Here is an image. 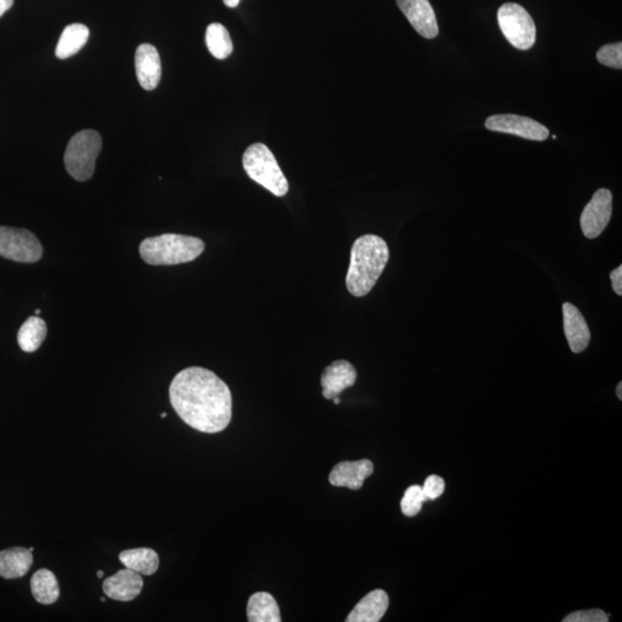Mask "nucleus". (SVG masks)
<instances>
[{
	"instance_id": "12",
	"label": "nucleus",
	"mask_w": 622,
	"mask_h": 622,
	"mask_svg": "<svg viewBox=\"0 0 622 622\" xmlns=\"http://www.w3.org/2000/svg\"><path fill=\"white\" fill-rule=\"evenodd\" d=\"M135 70L137 80L145 90H154L162 79V61L160 53L153 44H141L135 52Z\"/></svg>"
},
{
	"instance_id": "30",
	"label": "nucleus",
	"mask_w": 622,
	"mask_h": 622,
	"mask_svg": "<svg viewBox=\"0 0 622 622\" xmlns=\"http://www.w3.org/2000/svg\"><path fill=\"white\" fill-rule=\"evenodd\" d=\"M223 2L227 7L235 8L239 5L241 0H223Z\"/></svg>"
},
{
	"instance_id": "32",
	"label": "nucleus",
	"mask_w": 622,
	"mask_h": 622,
	"mask_svg": "<svg viewBox=\"0 0 622 622\" xmlns=\"http://www.w3.org/2000/svg\"><path fill=\"white\" fill-rule=\"evenodd\" d=\"M97 576H98L99 579H102L103 576H104V571H97Z\"/></svg>"
},
{
	"instance_id": "11",
	"label": "nucleus",
	"mask_w": 622,
	"mask_h": 622,
	"mask_svg": "<svg viewBox=\"0 0 622 622\" xmlns=\"http://www.w3.org/2000/svg\"><path fill=\"white\" fill-rule=\"evenodd\" d=\"M144 582L142 575L126 569L116 571L115 575L106 579L103 582L104 594L108 599L118 602H131L144 590Z\"/></svg>"
},
{
	"instance_id": "37",
	"label": "nucleus",
	"mask_w": 622,
	"mask_h": 622,
	"mask_svg": "<svg viewBox=\"0 0 622 622\" xmlns=\"http://www.w3.org/2000/svg\"><path fill=\"white\" fill-rule=\"evenodd\" d=\"M101 602H102V603L106 602V599H104V597H102Z\"/></svg>"
},
{
	"instance_id": "34",
	"label": "nucleus",
	"mask_w": 622,
	"mask_h": 622,
	"mask_svg": "<svg viewBox=\"0 0 622 622\" xmlns=\"http://www.w3.org/2000/svg\"><path fill=\"white\" fill-rule=\"evenodd\" d=\"M40 314H41V311H40V309H37V311H35V316H39Z\"/></svg>"
},
{
	"instance_id": "2",
	"label": "nucleus",
	"mask_w": 622,
	"mask_h": 622,
	"mask_svg": "<svg viewBox=\"0 0 622 622\" xmlns=\"http://www.w3.org/2000/svg\"><path fill=\"white\" fill-rule=\"evenodd\" d=\"M390 249L381 237L367 235L355 240L346 277L350 294L362 298L369 294L385 270Z\"/></svg>"
},
{
	"instance_id": "15",
	"label": "nucleus",
	"mask_w": 622,
	"mask_h": 622,
	"mask_svg": "<svg viewBox=\"0 0 622 622\" xmlns=\"http://www.w3.org/2000/svg\"><path fill=\"white\" fill-rule=\"evenodd\" d=\"M357 373L352 363L345 360L333 362L325 368L320 377L325 399L331 400L342 391L353 386L357 382Z\"/></svg>"
},
{
	"instance_id": "10",
	"label": "nucleus",
	"mask_w": 622,
	"mask_h": 622,
	"mask_svg": "<svg viewBox=\"0 0 622 622\" xmlns=\"http://www.w3.org/2000/svg\"><path fill=\"white\" fill-rule=\"evenodd\" d=\"M413 28L424 39H435L440 32L435 11L429 0H396Z\"/></svg>"
},
{
	"instance_id": "28",
	"label": "nucleus",
	"mask_w": 622,
	"mask_h": 622,
	"mask_svg": "<svg viewBox=\"0 0 622 622\" xmlns=\"http://www.w3.org/2000/svg\"><path fill=\"white\" fill-rule=\"evenodd\" d=\"M609 277H611L613 291L616 292V294L621 296L622 295V266L619 265V266H617V268L616 270H613L611 274H609Z\"/></svg>"
},
{
	"instance_id": "18",
	"label": "nucleus",
	"mask_w": 622,
	"mask_h": 622,
	"mask_svg": "<svg viewBox=\"0 0 622 622\" xmlns=\"http://www.w3.org/2000/svg\"><path fill=\"white\" fill-rule=\"evenodd\" d=\"M119 561L126 569L145 576L153 575L160 567V557L149 548L125 550L119 554Z\"/></svg>"
},
{
	"instance_id": "36",
	"label": "nucleus",
	"mask_w": 622,
	"mask_h": 622,
	"mask_svg": "<svg viewBox=\"0 0 622 622\" xmlns=\"http://www.w3.org/2000/svg\"><path fill=\"white\" fill-rule=\"evenodd\" d=\"M28 550L31 551V552H34V550H35V549L32 548H32H29Z\"/></svg>"
},
{
	"instance_id": "9",
	"label": "nucleus",
	"mask_w": 622,
	"mask_h": 622,
	"mask_svg": "<svg viewBox=\"0 0 622 622\" xmlns=\"http://www.w3.org/2000/svg\"><path fill=\"white\" fill-rule=\"evenodd\" d=\"M486 127L490 131L505 133L524 137L533 141H545L548 139L549 129L536 120L516 115L491 116L486 121Z\"/></svg>"
},
{
	"instance_id": "22",
	"label": "nucleus",
	"mask_w": 622,
	"mask_h": 622,
	"mask_svg": "<svg viewBox=\"0 0 622 622\" xmlns=\"http://www.w3.org/2000/svg\"><path fill=\"white\" fill-rule=\"evenodd\" d=\"M47 323L39 316L29 317L20 328L18 333V344L20 348L26 353L36 352L47 338Z\"/></svg>"
},
{
	"instance_id": "13",
	"label": "nucleus",
	"mask_w": 622,
	"mask_h": 622,
	"mask_svg": "<svg viewBox=\"0 0 622 622\" xmlns=\"http://www.w3.org/2000/svg\"><path fill=\"white\" fill-rule=\"evenodd\" d=\"M563 329L571 352L580 354L588 348L591 340L590 329L581 311L570 302L563 303Z\"/></svg>"
},
{
	"instance_id": "17",
	"label": "nucleus",
	"mask_w": 622,
	"mask_h": 622,
	"mask_svg": "<svg viewBox=\"0 0 622 622\" xmlns=\"http://www.w3.org/2000/svg\"><path fill=\"white\" fill-rule=\"evenodd\" d=\"M34 557L26 548H11L0 551V576L14 580L23 578L32 569Z\"/></svg>"
},
{
	"instance_id": "27",
	"label": "nucleus",
	"mask_w": 622,
	"mask_h": 622,
	"mask_svg": "<svg viewBox=\"0 0 622 622\" xmlns=\"http://www.w3.org/2000/svg\"><path fill=\"white\" fill-rule=\"evenodd\" d=\"M423 494L427 500H436L444 494L445 491V481L438 475L429 476L425 479L424 486L422 487Z\"/></svg>"
},
{
	"instance_id": "23",
	"label": "nucleus",
	"mask_w": 622,
	"mask_h": 622,
	"mask_svg": "<svg viewBox=\"0 0 622 622\" xmlns=\"http://www.w3.org/2000/svg\"><path fill=\"white\" fill-rule=\"evenodd\" d=\"M206 43L209 51L219 60H227L233 51L231 36L220 23H211L207 28Z\"/></svg>"
},
{
	"instance_id": "24",
	"label": "nucleus",
	"mask_w": 622,
	"mask_h": 622,
	"mask_svg": "<svg viewBox=\"0 0 622 622\" xmlns=\"http://www.w3.org/2000/svg\"><path fill=\"white\" fill-rule=\"evenodd\" d=\"M425 502H427V498H425L422 487L412 486L404 492L400 506H402L404 515L412 517L419 515Z\"/></svg>"
},
{
	"instance_id": "20",
	"label": "nucleus",
	"mask_w": 622,
	"mask_h": 622,
	"mask_svg": "<svg viewBox=\"0 0 622 622\" xmlns=\"http://www.w3.org/2000/svg\"><path fill=\"white\" fill-rule=\"evenodd\" d=\"M89 29L82 23H73L64 29L58 42L56 56L60 60L73 57L87 44L89 39Z\"/></svg>"
},
{
	"instance_id": "35",
	"label": "nucleus",
	"mask_w": 622,
	"mask_h": 622,
	"mask_svg": "<svg viewBox=\"0 0 622 622\" xmlns=\"http://www.w3.org/2000/svg\"><path fill=\"white\" fill-rule=\"evenodd\" d=\"M166 416H168V414H166V413H162V414H161L162 419H165Z\"/></svg>"
},
{
	"instance_id": "31",
	"label": "nucleus",
	"mask_w": 622,
	"mask_h": 622,
	"mask_svg": "<svg viewBox=\"0 0 622 622\" xmlns=\"http://www.w3.org/2000/svg\"><path fill=\"white\" fill-rule=\"evenodd\" d=\"M617 395L619 400H622V383L617 384Z\"/></svg>"
},
{
	"instance_id": "21",
	"label": "nucleus",
	"mask_w": 622,
	"mask_h": 622,
	"mask_svg": "<svg viewBox=\"0 0 622 622\" xmlns=\"http://www.w3.org/2000/svg\"><path fill=\"white\" fill-rule=\"evenodd\" d=\"M31 589L36 602L40 604L51 605L60 599V589L56 575L47 569L39 570L32 575Z\"/></svg>"
},
{
	"instance_id": "26",
	"label": "nucleus",
	"mask_w": 622,
	"mask_h": 622,
	"mask_svg": "<svg viewBox=\"0 0 622 622\" xmlns=\"http://www.w3.org/2000/svg\"><path fill=\"white\" fill-rule=\"evenodd\" d=\"M608 616L602 609L594 608L579 611L567 616L563 622H608Z\"/></svg>"
},
{
	"instance_id": "33",
	"label": "nucleus",
	"mask_w": 622,
	"mask_h": 622,
	"mask_svg": "<svg viewBox=\"0 0 622 622\" xmlns=\"http://www.w3.org/2000/svg\"><path fill=\"white\" fill-rule=\"evenodd\" d=\"M333 402H335L336 404H340V399L338 398V396H336V398H333Z\"/></svg>"
},
{
	"instance_id": "19",
	"label": "nucleus",
	"mask_w": 622,
	"mask_h": 622,
	"mask_svg": "<svg viewBox=\"0 0 622 622\" xmlns=\"http://www.w3.org/2000/svg\"><path fill=\"white\" fill-rule=\"evenodd\" d=\"M249 622H281V609H279L274 597L269 592H256L249 599L247 605Z\"/></svg>"
},
{
	"instance_id": "4",
	"label": "nucleus",
	"mask_w": 622,
	"mask_h": 622,
	"mask_svg": "<svg viewBox=\"0 0 622 622\" xmlns=\"http://www.w3.org/2000/svg\"><path fill=\"white\" fill-rule=\"evenodd\" d=\"M242 164L246 173L255 182L268 190L278 198L285 196L290 185L279 168L271 150L263 144H254L246 150Z\"/></svg>"
},
{
	"instance_id": "3",
	"label": "nucleus",
	"mask_w": 622,
	"mask_h": 622,
	"mask_svg": "<svg viewBox=\"0 0 622 622\" xmlns=\"http://www.w3.org/2000/svg\"><path fill=\"white\" fill-rule=\"evenodd\" d=\"M206 245L199 237L169 233L142 241L140 255L150 265H177L196 260Z\"/></svg>"
},
{
	"instance_id": "6",
	"label": "nucleus",
	"mask_w": 622,
	"mask_h": 622,
	"mask_svg": "<svg viewBox=\"0 0 622 622\" xmlns=\"http://www.w3.org/2000/svg\"><path fill=\"white\" fill-rule=\"evenodd\" d=\"M498 23L506 40L517 50H529L536 42V26L532 15L515 3L504 4L498 10Z\"/></svg>"
},
{
	"instance_id": "25",
	"label": "nucleus",
	"mask_w": 622,
	"mask_h": 622,
	"mask_svg": "<svg viewBox=\"0 0 622 622\" xmlns=\"http://www.w3.org/2000/svg\"><path fill=\"white\" fill-rule=\"evenodd\" d=\"M597 60L608 68L622 69V43L607 44L597 52Z\"/></svg>"
},
{
	"instance_id": "1",
	"label": "nucleus",
	"mask_w": 622,
	"mask_h": 622,
	"mask_svg": "<svg viewBox=\"0 0 622 622\" xmlns=\"http://www.w3.org/2000/svg\"><path fill=\"white\" fill-rule=\"evenodd\" d=\"M170 402L190 428L218 433L232 420V395L227 383L201 367L183 369L170 385Z\"/></svg>"
},
{
	"instance_id": "5",
	"label": "nucleus",
	"mask_w": 622,
	"mask_h": 622,
	"mask_svg": "<svg viewBox=\"0 0 622 622\" xmlns=\"http://www.w3.org/2000/svg\"><path fill=\"white\" fill-rule=\"evenodd\" d=\"M102 150V136L86 129L77 133L69 142L64 162L70 175L78 181H89L95 172L96 161Z\"/></svg>"
},
{
	"instance_id": "29",
	"label": "nucleus",
	"mask_w": 622,
	"mask_h": 622,
	"mask_svg": "<svg viewBox=\"0 0 622 622\" xmlns=\"http://www.w3.org/2000/svg\"><path fill=\"white\" fill-rule=\"evenodd\" d=\"M14 0H0V16L14 6Z\"/></svg>"
},
{
	"instance_id": "14",
	"label": "nucleus",
	"mask_w": 622,
	"mask_h": 622,
	"mask_svg": "<svg viewBox=\"0 0 622 622\" xmlns=\"http://www.w3.org/2000/svg\"><path fill=\"white\" fill-rule=\"evenodd\" d=\"M374 473V463L368 459L358 461L339 462L329 475V481L335 487L360 490L366 479Z\"/></svg>"
},
{
	"instance_id": "8",
	"label": "nucleus",
	"mask_w": 622,
	"mask_h": 622,
	"mask_svg": "<svg viewBox=\"0 0 622 622\" xmlns=\"http://www.w3.org/2000/svg\"><path fill=\"white\" fill-rule=\"evenodd\" d=\"M612 216V193L605 188H600L592 196L581 215V228L588 239H596L607 228Z\"/></svg>"
},
{
	"instance_id": "16",
	"label": "nucleus",
	"mask_w": 622,
	"mask_h": 622,
	"mask_svg": "<svg viewBox=\"0 0 622 622\" xmlns=\"http://www.w3.org/2000/svg\"><path fill=\"white\" fill-rule=\"evenodd\" d=\"M388 596L382 589L369 592L346 617L348 622H378L385 616L388 608Z\"/></svg>"
},
{
	"instance_id": "7",
	"label": "nucleus",
	"mask_w": 622,
	"mask_h": 622,
	"mask_svg": "<svg viewBox=\"0 0 622 622\" xmlns=\"http://www.w3.org/2000/svg\"><path fill=\"white\" fill-rule=\"evenodd\" d=\"M43 247L35 235L24 228L0 227V256L20 263L39 262Z\"/></svg>"
}]
</instances>
